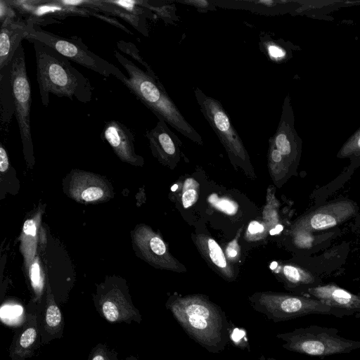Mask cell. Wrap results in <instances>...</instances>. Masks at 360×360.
Listing matches in <instances>:
<instances>
[{"mask_svg":"<svg viewBox=\"0 0 360 360\" xmlns=\"http://www.w3.org/2000/svg\"><path fill=\"white\" fill-rule=\"evenodd\" d=\"M35 51L37 80L41 103L47 107L49 95L75 98L82 103L91 101L93 86L90 81L71 65L70 60L46 44L30 39Z\"/></svg>","mask_w":360,"mask_h":360,"instance_id":"1","label":"cell"},{"mask_svg":"<svg viewBox=\"0 0 360 360\" xmlns=\"http://www.w3.org/2000/svg\"><path fill=\"white\" fill-rule=\"evenodd\" d=\"M114 55L128 74V77L124 75L120 81L130 92L158 120L165 121L191 141L202 144L200 135L182 115L157 76L143 70L117 50L114 51Z\"/></svg>","mask_w":360,"mask_h":360,"instance_id":"2","label":"cell"},{"mask_svg":"<svg viewBox=\"0 0 360 360\" xmlns=\"http://www.w3.org/2000/svg\"><path fill=\"white\" fill-rule=\"evenodd\" d=\"M169 308L184 330L212 352L223 349L228 341L224 313L207 298L189 295L174 299Z\"/></svg>","mask_w":360,"mask_h":360,"instance_id":"3","label":"cell"},{"mask_svg":"<svg viewBox=\"0 0 360 360\" xmlns=\"http://www.w3.org/2000/svg\"><path fill=\"white\" fill-rule=\"evenodd\" d=\"M285 349L312 356L347 354L360 349V341L347 339L335 328L311 325L281 333Z\"/></svg>","mask_w":360,"mask_h":360,"instance_id":"4","label":"cell"},{"mask_svg":"<svg viewBox=\"0 0 360 360\" xmlns=\"http://www.w3.org/2000/svg\"><path fill=\"white\" fill-rule=\"evenodd\" d=\"M255 310L274 321H283L310 314L332 315L338 318L349 315L313 297L302 295L259 292L251 297Z\"/></svg>","mask_w":360,"mask_h":360,"instance_id":"5","label":"cell"},{"mask_svg":"<svg viewBox=\"0 0 360 360\" xmlns=\"http://www.w3.org/2000/svg\"><path fill=\"white\" fill-rule=\"evenodd\" d=\"M28 23L29 27L25 39L41 41L70 60L103 77L114 76L120 81L124 77L125 75L118 68L94 53L80 39H76L75 37L70 39L65 38L42 30L32 20H28Z\"/></svg>","mask_w":360,"mask_h":360,"instance_id":"6","label":"cell"},{"mask_svg":"<svg viewBox=\"0 0 360 360\" xmlns=\"http://www.w3.org/2000/svg\"><path fill=\"white\" fill-rule=\"evenodd\" d=\"M194 94L202 114L224 146L232 162L245 169L251 168L242 140L220 102L198 88L194 89Z\"/></svg>","mask_w":360,"mask_h":360,"instance_id":"7","label":"cell"},{"mask_svg":"<svg viewBox=\"0 0 360 360\" xmlns=\"http://www.w3.org/2000/svg\"><path fill=\"white\" fill-rule=\"evenodd\" d=\"M11 82L18 122L24 150L29 153L32 148L30 127L31 89L27 73L22 44L18 48L11 62Z\"/></svg>","mask_w":360,"mask_h":360,"instance_id":"8","label":"cell"},{"mask_svg":"<svg viewBox=\"0 0 360 360\" xmlns=\"http://www.w3.org/2000/svg\"><path fill=\"white\" fill-rule=\"evenodd\" d=\"M358 205L352 200L340 198L321 205L301 216L292 227L296 236L335 227L354 217Z\"/></svg>","mask_w":360,"mask_h":360,"instance_id":"9","label":"cell"},{"mask_svg":"<svg viewBox=\"0 0 360 360\" xmlns=\"http://www.w3.org/2000/svg\"><path fill=\"white\" fill-rule=\"evenodd\" d=\"M306 296L342 311L349 316L360 312V295L352 293L335 283L312 287L307 290Z\"/></svg>","mask_w":360,"mask_h":360,"instance_id":"10","label":"cell"},{"mask_svg":"<svg viewBox=\"0 0 360 360\" xmlns=\"http://www.w3.org/2000/svg\"><path fill=\"white\" fill-rule=\"evenodd\" d=\"M290 107L289 100L286 98L278 127L270 141L281 153L292 172L299 161L300 149L291 122L292 112Z\"/></svg>","mask_w":360,"mask_h":360,"instance_id":"11","label":"cell"},{"mask_svg":"<svg viewBox=\"0 0 360 360\" xmlns=\"http://www.w3.org/2000/svg\"><path fill=\"white\" fill-rule=\"evenodd\" d=\"M154 155L161 161L176 163L179 157V140L167 124L158 120L155 127L146 134Z\"/></svg>","mask_w":360,"mask_h":360,"instance_id":"12","label":"cell"},{"mask_svg":"<svg viewBox=\"0 0 360 360\" xmlns=\"http://www.w3.org/2000/svg\"><path fill=\"white\" fill-rule=\"evenodd\" d=\"M101 136L122 160L131 163L139 161L140 158L134 152V136L131 130L124 124L116 120L107 122Z\"/></svg>","mask_w":360,"mask_h":360,"instance_id":"13","label":"cell"},{"mask_svg":"<svg viewBox=\"0 0 360 360\" xmlns=\"http://www.w3.org/2000/svg\"><path fill=\"white\" fill-rule=\"evenodd\" d=\"M28 27V21L11 20L1 25L0 70L11 62L22 39L25 38Z\"/></svg>","mask_w":360,"mask_h":360,"instance_id":"14","label":"cell"},{"mask_svg":"<svg viewBox=\"0 0 360 360\" xmlns=\"http://www.w3.org/2000/svg\"><path fill=\"white\" fill-rule=\"evenodd\" d=\"M193 241L212 269L226 279H233V269L228 264L221 247L212 238L198 234L194 237Z\"/></svg>","mask_w":360,"mask_h":360,"instance_id":"15","label":"cell"},{"mask_svg":"<svg viewBox=\"0 0 360 360\" xmlns=\"http://www.w3.org/2000/svg\"><path fill=\"white\" fill-rule=\"evenodd\" d=\"M281 274L288 285L306 295L307 290L321 284V279L311 271L297 265L286 264L281 267Z\"/></svg>","mask_w":360,"mask_h":360,"instance_id":"16","label":"cell"},{"mask_svg":"<svg viewBox=\"0 0 360 360\" xmlns=\"http://www.w3.org/2000/svg\"><path fill=\"white\" fill-rule=\"evenodd\" d=\"M11 63L0 70V107L1 127L7 128L15 115V104L11 82Z\"/></svg>","mask_w":360,"mask_h":360,"instance_id":"17","label":"cell"},{"mask_svg":"<svg viewBox=\"0 0 360 360\" xmlns=\"http://www.w3.org/2000/svg\"><path fill=\"white\" fill-rule=\"evenodd\" d=\"M101 313L110 322L123 321L132 319L136 315L129 304L122 300L112 297L104 300L101 303Z\"/></svg>","mask_w":360,"mask_h":360,"instance_id":"18","label":"cell"},{"mask_svg":"<svg viewBox=\"0 0 360 360\" xmlns=\"http://www.w3.org/2000/svg\"><path fill=\"white\" fill-rule=\"evenodd\" d=\"M37 338V330L35 319L32 324L29 323L20 333L13 348V352L11 354L18 356V360L24 359L27 356L30 350L32 349Z\"/></svg>","mask_w":360,"mask_h":360,"instance_id":"19","label":"cell"},{"mask_svg":"<svg viewBox=\"0 0 360 360\" xmlns=\"http://www.w3.org/2000/svg\"><path fill=\"white\" fill-rule=\"evenodd\" d=\"M198 184L193 179H187L183 187L182 205L185 208L193 205L198 199Z\"/></svg>","mask_w":360,"mask_h":360,"instance_id":"20","label":"cell"},{"mask_svg":"<svg viewBox=\"0 0 360 360\" xmlns=\"http://www.w3.org/2000/svg\"><path fill=\"white\" fill-rule=\"evenodd\" d=\"M208 201L216 209L229 215L235 214L238 209V205L233 200L219 198L216 194H212Z\"/></svg>","mask_w":360,"mask_h":360,"instance_id":"21","label":"cell"},{"mask_svg":"<svg viewBox=\"0 0 360 360\" xmlns=\"http://www.w3.org/2000/svg\"><path fill=\"white\" fill-rule=\"evenodd\" d=\"M117 47L120 50L122 51L126 54L131 56L139 63H141L142 65L146 69L147 72L152 75H155L150 66L141 57L138 49L134 44L131 42L128 43L124 41H120L117 42Z\"/></svg>","mask_w":360,"mask_h":360,"instance_id":"22","label":"cell"},{"mask_svg":"<svg viewBox=\"0 0 360 360\" xmlns=\"http://www.w3.org/2000/svg\"><path fill=\"white\" fill-rule=\"evenodd\" d=\"M45 321L46 326L56 330L59 328L62 322V314L58 307L54 303H50L46 309L45 314Z\"/></svg>","mask_w":360,"mask_h":360,"instance_id":"23","label":"cell"},{"mask_svg":"<svg viewBox=\"0 0 360 360\" xmlns=\"http://www.w3.org/2000/svg\"><path fill=\"white\" fill-rule=\"evenodd\" d=\"M360 155V131L355 134L347 142L338 156L339 158H347Z\"/></svg>","mask_w":360,"mask_h":360,"instance_id":"24","label":"cell"},{"mask_svg":"<svg viewBox=\"0 0 360 360\" xmlns=\"http://www.w3.org/2000/svg\"><path fill=\"white\" fill-rule=\"evenodd\" d=\"M262 44L268 56L271 60L278 61L285 58V50L274 41L265 40L262 42Z\"/></svg>","mask_w":360,"mask_h":360,"instance_id":"25","label":"cell"},{"mask_svg":"<svg viewBox=\"0 0 360 360\" xmlns=\"http://www.w3.org/2000/svg\"><path fill=\"white\" fill-rule=\"evenodd\" d=\"M79 197L84 201H94L104 195V191L99 186H86L79 192Z\"/></svg>","mask_w":360,"mask_h":360,"instance_id":"26","label":"cell"},{"mask_svg":"<svg viewBox=\"0 0 360 360\" xmlns=\"http://www.w3.org/2000/svg\"><path fill=\"white\" fill-rule=\"evenodd\" d=\"M15 13L9 1L0 0V21L1 25L4 23L15 20Z\"/></svg>","mask_w":360,"mask_h":360,"instance_id":"27","label":"cell"},{"mask_svg":"<svg viewBox=\"0 0 360 360\" xmlns=\"http://www.w3.org/2000/svg\"><path fill=\"white\" fill-rule=\"evenodd\" d=\"M239 247L237 243V240L231 241L229 243L226 252L229 258L233 259L238 257Z\"/></svg>","mask_w":360,"mask_h":360,"instance_id":"28","label":"cell"},{"mask_svg":"<svg viewBox=\"0 0 360 360\" xmlns=\"http://www.w3.org/2000/svg\"><path fill=\"white\" fill-rule=\"evenodd\" d=\"M184 4L193 6L199 9L207 10L211 8V4L205 0H187L183 1Z\"/></svg>","mask_w":360,"mask_h":360,"instance_id":"29","label":"cell"},{"mask_svg":"<svg viewBox=\"0 0 360 360\" xmlns=\"http://www.w3.org/2000/svg\"><path fill=\"white\" fill-rule=\"evenodd\" d=\"M9 166L8 158L6 149L3 147H0V171L5 172Z\"/></svg>","mask_w":360,"mask_h":360,"instance_id":"30","label":"cell"},{"mask_svg":"<svg viewBox=\"0 0 360 360\" xmlns=\"http://www.w3.org/2000/svg\"><path fill=\"white\" fill-rule=\"evenodd\" d=\"M30 276L33 285H37L40 280V269L37 262L32 265Z\"/></svg>","mask_w":360,"mask_h":360,"instance_id":"31","label":"cell"},{"mask_svg":"<svg viewBox=\"0 0 360 360\" xmlns=\"http://www.w3.org/2000/svg\"><path fill=\"white\" fill-rule=\"evenodd\" d=\"M36 224L34 220L27 219L23 225V231L27 235L34 236L36 234Z\"/></svg>","mask_w":360,"mask_h":360,"instance_id":"32","label":"cell"},{"mask_svg":"<svg viewBox=\"0 0 360 360\" xmlns=\"http://www.w3.org/2000/svg\"><path fill=\"white\" fill-rule=\"evenodd\" d=\"M264 226L257 221H253L250 222L248 228V233H250L252 235L261 233L264 231Z\"/></svg>","mask_w":360,"mask_h":360,"instance_id":"33","label":"cell"},{"mask_svg":"<svg viewBox=\"0 0 360 360\" xmlns=\"http://www.w3.org/2000/svg\"><path fill=\"white\" fill-rule=\"evenodd\" d=\"M91 360H110L108 356L103 349H98L94 355Z\"/></svg>","mask_w":360,"mask_h":360,"instance_id":"34","label":"cell"},{"mask_svg":"<svg viewBox=\"0 0 360 360\" xmlns=\"http://www.w3.org/2000/svg\"><path fill=\"white\" fill-rule=\"evenodd\" d=\"M283 230V226L280 224L277 225L274 229L270 230L269 233L271 235H276L279 233Z\"/></svg>","mask_w":360,"mask_h":360,"instance_id":"35","label":"cell"},{"mask_svg":"<svg viewBox=\"0 0 360 360\" xmlns=\"http://www.w3.org/2000/svg\"><path fill=\"white\" fill-rule=\"evenodd\" d=\"M277 263L276 262H273V263L271 264V269H275L277 266Z\"/></svg>","mask_w":360,"mask_h":360,"instance_id":"36","label":"cell"},{"mask_svg":"<svg viewBox=\"0 0 360 360\" xmlns=\"http://www.w3.org/2000/svg\"><path fill=\"white\" fill-rule=\"evenodd\" d=\"M178 188V186L176 184H174L172 188H171V190L172 191H175L176 190V188Z\"/></svg>","mask_w":360,"mask_h":360,"instance_id":"37","label":"cell"},{"mask_svg":"<svg viewBox=\"0 0 360 360\" xmlns=\"http://www.w3.org/2000/svg\"><path fill=\"white\" fill-rule=\"evenodd\" d=\"M354 317L357 319H360V312L356 313L354 314Z\"/></svg>","mask_w":360,"mask_h":360,"instance_id":"38","label":"cell"},{"mask_svg":"<svg viewBox=\"0 0 360 360\" xmlns=\"http://www.w3.org/2000/svg\"><path fill=\"white\" fill-rule=\"evenodd\" d=\"M267 360H276V359H268Z\"/></svg>","mask_w":360,"mask_h":360,"instance_id":"39","label":"cell"},{"mask_svg":"<svg viewBox=\"0 0 360 360\" xmlns=\"http://www.w3.org/2000/svg\"><path fill=\"white\" fill-rule=\"evenodd\" d=\"M359 282H360V279H359Z\"/></svg>","mask_w":360,"mask_h":360,"instance_id":"40","label":"cell"}]
</instances>
